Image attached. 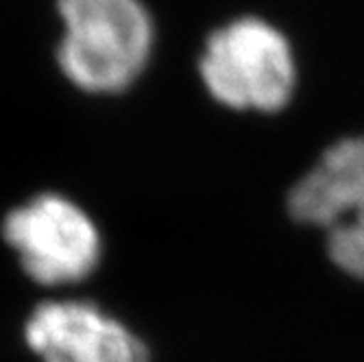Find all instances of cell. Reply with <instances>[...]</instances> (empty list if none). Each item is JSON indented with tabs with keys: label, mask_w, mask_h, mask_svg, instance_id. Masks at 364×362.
Returning a JSON list of instances; mask_svg holds the SVG:
<instances>
[{
	"label": "cell",
	"mask_w": 364,
	"mask_h": 362,
	"mask_svg": "<svg viewBox=\"0 0 364 362\" xmlns=\"http://www.w3.org/2000/svg\"><path fill=\"white\" fill-rule=\"evenodd\" d=\"M63 38L59 68L92 94L134 85L153 53L155 28L142 0H57Z\"/></svg>",
	"instance_id": "1"
},
{
	"label": "cell",
	"mask_w": 364,
	"mask_h": 362,
	"mask_svg": "<svg viewBox=\"0 0 364 362\" xmlns=\"http://www.w3.org/2000/svg\"><path fill=\"white\" fill-rule=\"evenodd\" d=\"M198 73L220 105L240 112H279L294 90L290 44L259 18H240L214 31L198 61Z\"/></svg>",
	"instance_id": "2"
},
{
	"label": "cell",
	"mask_w": 364,
	"mask_h": 362,
	"mask_svg": "<svg viewBox=\"0 0 364 362\" xmlns=\"http://www.w3.org/2000/svg\"><path fill=\"white\" fill-rule=\"evenodd\" d=\"M3 236L24 273L42 286H65L90 277L103 243L94 220L61 194H38L9 212Z\"/></svg>",
	"instance_id": "3"
},
{
	"label": "cell",
	"mask_w": 364,
	"mask_h": 362,
	"mask_svg": "<svg viewBox=\"0 0 364 362\" xmlns=\"http://www.w3.org/2000/svg\"><path fill=\"white\" fill-rule=\"evenodd\" d=\"M28 349L42 362H151L146 345L90 302H44L24 325Z\"/></svg>",
	"instance_id": "4"
},
{
	"label": "cell",
	"mask_w": 364,
	"mask_h": 362,
	"mask_svg": "<svg viewBox=\"0 0 364 362\" xmlns=\"http://www.w3.org/2000/svg\"><path fill=\"white\" fill-rule=\"evenodd\" d=\"M290 216L364 238V136L329 147L288 194Z\"/></svg>",
	"instance_id": "5"
}]
</instances>
